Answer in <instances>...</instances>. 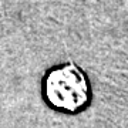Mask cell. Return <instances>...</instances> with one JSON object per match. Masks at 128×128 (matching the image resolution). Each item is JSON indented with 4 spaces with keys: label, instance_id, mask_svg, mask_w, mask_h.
Returning <instances> with one entry per match:
<instances>
[{
    "label": "cell",
    "instance_id": "obj_1",
    "mask_svg": "<svg viewBox=\"0 0 128 128\" xmlns=\"http://www.w3.org/2000/svg\"><path fill=\"white\" fill-rule=\"evenodd\" d=\"M44 94L54 108L74 112L87 104L90 98V86L81 70L76 64L67 63L47 74Z\"/></svg>",
    "mask_w": 128,
    "mask_h": 128
}]
</instances>
